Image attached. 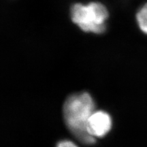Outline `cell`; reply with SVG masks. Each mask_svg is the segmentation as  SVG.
<instances>
[{
  "label": "cell",
  "instance_id": "7a4b0ae2",
  "mask_svg": "<svg viewBox=\"0 0 147 147\" xmlns=\"http://www.w3.org/2000/svg\"><path fill=\"white\" fill-rule=\"evenodd\" d=\"M108 16V9L98 1H91L87 4L76 3L71 8V20L85 32L104 33Z\"/></svg>",
  "mask_w": 147,
  "mask_h": 147
},
{
  "label": "cell",
  "instance_id": "277c9868",
  "mask_svg": "<svg viewBox=\"0 0 147 147\" xmlns=\"http://www.w3.org/2000/svg\"><path fill=\"white\" fill-rule=\"evenodd\" d=\"M136 19L140 28L147 34V3L138 10L136 14Z\"/></svg>",
  "mask_w": 147,
  "mask_h": 147
},
{
  "label": "cell",
  "instance_id": "6da1fadb",
  "mask_svg": "<svg viewBox=\"0 0 147 147\" xmlns=\"http://www.w3.org/2000/svg\"><path fill=\"white\" fill-rule=\"evenodd\" d=\"M95 110V103L88 93L84 92L69 96L63 106L66 125L71 134L82 144L95 143L94 137L87 130V123Z\"/></svg>",
  "mask_w": 147,
  "mask_h": 147
},
{
  "label": "cell",
  "instance_id": "3957f363",
  "mask_svg": "<svg viewBox=\"0 0 147 147\" xmlns=\"http://www.w3.org/2000/svg\"><path fill=\"white\" fill-rule=\"evenodd\" d=\"M112 119L110 116L104 111L93 112L87 123V130L93 137H103L111 129Z\"/></svg>",
  "mask_w": 147,
  "mask_h": 147
},
{
  "label": "cell",
  "instance_id": "5b68a950",
  "mask_svg": "<svg viewBox=\"0 0 147 147\" xmlns=\"http://www.w3.org/2000/svg\"><path fill=\"white\" fill-rule=\"evenodd\" d=\"M57 147H78L76 144L69 140H62L57 144Z\"/></svg>",
  "mask_w": 147,
  "mask_h": 147
}]
</instances>
